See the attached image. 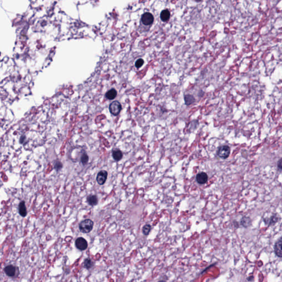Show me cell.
<instances>
[{"label": "cell", "instance_id": "cell-2", "mask_svg": "<svg viewBox=\"0 0 282 282\" xmlns=\"http://www.w3.org/2000/svg\"><path fill=\"white\" fill-rule=\"evenodd\" d=\"M122 109L121 104L118 101L112 102L109 105V110L112 115H118Z\"/></svg>", "mask_w": 282, "mask_h": 282}, {"label": "cell", "instance_id": "cell-5", "mask_svg": "<svg viewBox=\"0 0 282 282\" xmlns=\"http://www.w3.org/2000/svg\"><path fill=\"white\" fill-rule=\"evenodd\" d=\"M76 246L80 250H85L88 247V242L83 238H78L76 240Z\"/></svg>", "mask_w": 282, "mask_h": 282}, {"label": "cell", "instance_id": "cell-19", "mask_svg": "<svg viewBox=\"0 0 282 282\" xmlns=\"http://www.w3.org/2000/svg\"><path fill=\"white\" fill-rule=\"evenodd\" d=\"M88 160H89V157L87 154L86 153H84L81 157V162L83 164V165H85L87 164Z\"/></svg>", "mask_w": 282, "mask_h": 282}, {"label": "cell", "instance_id": "cell-12", "mask_svg": "<svg viewBox=\"0 0 282 282\" xmlns=\"http://www.w3.org/2000/svg\"><path fill=\"white\" fill-rule=\"evenodd\" d=\"M170 17V13L169 10L164 9L161 12L160 14V18L161 20L163 22H167L169 20Z\"/></svg>", "mask_w": 282, "mask_h": 282}, {"label": "cell", "instance_id": "cell-17", "mask_svg": "<svg viewBox=\"0 0 282 282\" xmlns=\"http://www.w3.org/2000/svg\"><path fill=\"white\" fill-rule=\"evenodd\" d=\"M151 231V226L149 224H146L142 229V233L144 235H148Z\"/></svg>", "mask_w": 282, "mask_h": 282}, {"label": "cell", "instance_id": "cell-20", "mask_svg": "<svg viewBox=\"0 0 282 282\" xmlns=\"http://www.w3.org/2000/svg\"><path fill=\"white\" fill-rule=\"evenodd\" d=\"M62 167V164L59 161L56 162L54 164V168L57 171H59Z\"/></svg>", "mask_w": 282, "mask_h": 282}, {"label": "cell", "instance_id": "cell-3", "mask_svg": "<svg viewBox=\"0 0 282 282\" xmlns=\"http://www.w3.org/2000/svg\"><path fill=\"white\" fill-rule=\"evenodd\" d=\"M230 147L228 146H222L219 148L217 151V154L220 158L222 159H226L230 155Z\"/></svg>", "mask_w": 282, "mask_h": 282}, {"label": "cell", "instance_id": "cell-23", "mask_svg": "<svg viewBox=\"0 0 282 282\" xmlns=\"http://www.w3.org/2000/svg\"><path fill=\"white\" fill-rule=\"evenodd\" d=\"M25 138H26V137L24 135H22L20 137V144H23L24 143Z\"/></svg>", "mask_w": 282, "mask_h": 282}, {"label": "cell", "instance_id": "cell-15", "mask_svg": "<svg viewBox=\"0 0 282 282\" xmlns=\"http://www.w3.org/2000/svg\"><path fill=\"white\" fill-rule=\"evenodd\" d=\"M184 99L185 101V104L186 105H190L194 103L195 101V98L194 96L190 94L185 96Z\"/></svg>", "mask_w": 282, "mask_h": 282}, {"label": "cell", "instance_id": "cell-13", "mask_svg": "<svg viewBox=\"0 0 282 282\" xmlns=\"http://www.w3.org/2000/svg\"><path fill=\"white\" fill-rule=\"evenodd\" d=\"M117 96V91L115 89H111L107 91L105 94L106 98L109 100L114 99Z\"/></svg>", "mask_w": 282, "mask_h": 282}, {"label": "cell", "instance_id": "cell-22", "mask_svg": "<svg viewBox=\"0 0 282 282\" xmlns=\"http://www.w3.org/2000/svg\"><path fill=\"white\" fill-rule=\"evenodd\" d=\"M278 167L279 170L282 171V158L278 161Z\"/></svg>", "mask_w": 282, "mask_h": 282}, {"label": "cell", "instance_id": "cell-18", "mask_svg": "<svg viewBox=\"0 0 282 282\" xmlns=\"http://www.w3.org/2000/svg\"><path fill=\"white\" fill-rule=\"evenodd\" d=\"M241 224L242 225V226H244V227H249L251 224V220L249 218H246V217H244L243 218L241 219Z\"/></svg>", "mask_w": 282, "mask_h": 282}, {"label": "cell", "instance_id": "cell-16", "mask_svg": "<svg viewBox=\"0 0 282 282\" xmlns=\"http://www.w3.org/2000/svg\"><path fill=\"white\" fill-rule=\"evenodd\" d=\"M83 266L87 269H90L93 266V262L89 258H86L83 262Z\"/></svg>", "mask_w": 282, "mask_h": 282}, {"label": "cell", "instance_id": "cell-14", "mask_svg": "<svg viewBox=\"0 0 282 282\" xmlns=\"http://www.w3.org/2000/svg\"><path fill=\"white\" fill-rule=\"evenodd\" d=\"M87 201L91 206H96L98 203V199L94 195H89L88 196Z\"/></svg>", "mask_w": 282, "mask_h": 282}, {"label": "cell", "instance_id": "cell-9", "mask_svg": "<svg viewBox=\"0 0 282 282\" xmlns=\"http://www.w3.org/2000/svg\"><path fill=\"white\" fill-rule=\"evenodd\" d=\"M4 270L5 273L9 277H13L16 275V268L12 265H8L6 267L4 268Z\"/></svg>", "mask_w": 282, "mask_h": 282}, {"label": "cell", "instance_id": "cell-8", "mask_svg": "<svg viewBox=\"0 0 282 282\" xmlns=\"http://www.w3.org/2000/svg\"><path fill=\"white\" fill-rule=\"evenodd\" d=\"M208 179V175L204 172H201L199 173L196 176V181L199 184L203 185L207 182Z\"/></svg>", "mask_w": 282, "mask_h": 282}, {"label": "cell", "instance_id": "cell-10", "mask_svg": "<svg viewBox=\"0 0 282 282\" xmlns=\"http://www.w3.org/2000/svg\"><path fill=\"white\" fill-rule=\"evenodd\" d=\"M18 210H19V213L22 217H25L27 215V208L25 206L24 201H22L20 203L18 206Z\"/></svg>", "mask_w": 282, "mask_h": 282}, {"label": "cell", "instance_id": "cell-24", "mask_svg": "<svg viewBox=\"0 0 282 282\" xmlns=\"http://www.w3.org/2000/svg\"><path fill=\"white\" fill-rule=\"evenodd\" d=\"M158 282H165V281H160Z\"/></svg>", "mask_w": 282, "mask_h": 282}, {"label": "cell", "instance_id": "cell-4", "mask_svg": "<svg viewBox=\"0 0 282 282\" xmlns=\"http://www.w3.org/2000/svg\"><path fill=\"white\" fill-rule=\"evenodd\" d=\"M141 21L144 25H149L154 22V17L149 12H146L141 17Z\"/></svg>", "mask_w": 282, "mask_h": 282}, {"label": "cell", "instance_id": "cell-1", "mask_svg": "<svg viewBox=\"0 0 282 282\" xmlns=\"http://www.w3.org/2000/svg\"><path fill=\"white\" fill-rule=\"evenodd\" d=\"M94 225V223L91 219H86L81 222L79 224L80 231L83 233H88L91 232Z\"/></svg>", "mask_w": 282, "mask_h": 282}, {"label": "cell", "instance_id": "cell-21", "mask_svg": "<svg viewBox=\"0 0 282 282\" xmlns=\"http://www.w3.org/2000/svg\"><path fill=\"white\" fill-rule=\"evenodd\" d=\"M144 64V61L142 59H139L136 61L135 63V66L137 68H140Z\"/></svg>", "mask_w": 282, "mask_h": 282}, {"label": "cell", "instance_id": "cell-7", "mask_svg": "<svg viewBox=\"0 0 282 282\" xmlns=\"http://www.w3.org/2000/svg\"><path fill=\"white\" fill-rule=\"evenodd\" d=\"M274 252L276 255L282 257V237L279 239L274 245Z\"/></svg>", "mask_w": 282, "mask_h": 282}, {"label": "cell", "instance_id": "cell-6", "mask_svg": "<svg viewBox=\"0 0 282 282\" xmlns=\"http://www.w3.org/2000/svg\"><path fill=\"white\" fill-rule=\"evenodd\" d=\"M107 178V172L105 170H101L99 172L96 176V181L99 185H102L106 182Z\"/></svg>", "mask_w": 282, "mask_h": 282}, {"label": "cell", "instance_id": "cell-11", "mask_svg": "<svg viewBox=\"0 0 282 282\" xmlns=\"http://www.w3.org/2000/svg\"><path fill=\"white\" fill-rule=\"evenodd\" d=\"M112 157L116 161H119L123 158V154L120 149H116L112 151Z\"/></svg>", "mask_w": 282, "mask_h": 282}]
</instances>
